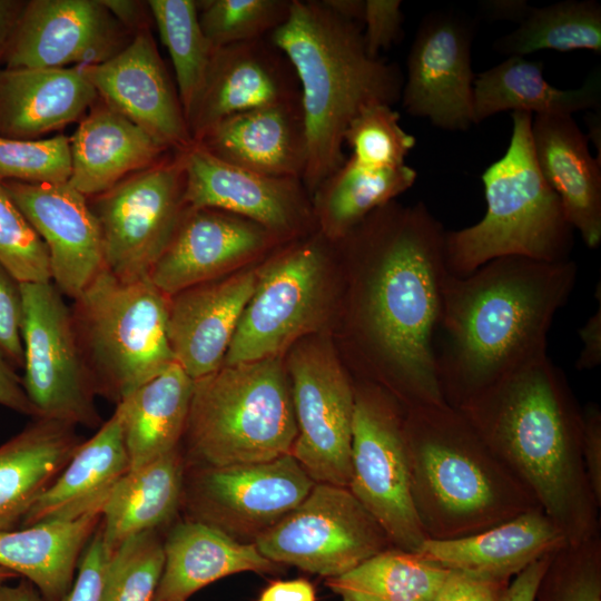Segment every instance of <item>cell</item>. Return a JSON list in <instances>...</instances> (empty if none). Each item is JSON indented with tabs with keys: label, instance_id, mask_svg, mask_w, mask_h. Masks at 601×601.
I'll return each mask as SVG.
<instances>
[{
	"label": "cell",
	"instance_id": "obj_12",
	"mask_svg": "<svg viewBox=\"0 0 601 601\" xmlns=\"http://www.w3.org/2000/svg\"><path fill=\"white\" fill-rule=\"evenodd\" d=\"M259 272L223 365L278 357L323 319L327 256L319 240L286 249Z\"/></svg>",
	"mask_w": 601,
	"mask_h": 601
},
{
	"label": "cell",
	"instance_id": "obj_16",
	"mask_svg": "<svg viewBox=\"0 0 601 601\" xmlns=\"http://www.w3.org/2000/svg\"><path fill=\"white\" fill-rule=\"evenodd\" d=\"M473 26L452 11L422 20L407 57L401 93L405 111L443 130L469 129L474 121L471 66Z\"/></svg>",
	"mask_w": 601,
	"mask_h": 601
},
{
	"label": "cell",
	"instance_id": "obj_43",
	"mask_svg": "<svg viewBox=\"0 0 601 601\" xmlns=\"http://www.w3.org/2000/svg\"><path fill=\"white\" fill-rule=\"evenodd\" d=\"M415 142V137L401 127L400 114L387 105L363 109L344 134V145L352 150L349 157L378 168L405 165V157Z\"/></svg>",
	"mask_w": 601,
	"mask_h": 601
},
{
	"label": "cell",
	"instance_id": "obj_25",
	"mask_svg": "<svg viewBox=\"0 0 601 601\" xmlns=\"http://www.w3.org/2000/svg\"><path fill=\"white\" fill-rule=\"evenodd\" d=\"M195 145L238 168L303 180L307 144L300 99L228 117Z\"/></svg>",
	"mask_w": 601,
	"mask_h": 601
},
{
	"label": "cell",
	"instance_id": "obj_44",
	"mask_svg": "<svg viewBox=\"0 0 601 601\" xmlns=\"http://www.w3.org/2000/svg\"><path fill=\"white\" fill-rule=\"evenodd\" d=\"M0 176V264L20 283L51 282L47 248Z\"/></svg>",
	"mask_w": 601,
	"mask_h": 601
},
{
	"label": "cell",
	"instance_id": "obj_24",
	"mask_svg": "<svg viewBox=\"0 0 601 601\" xmlns=\"http://www.w3.org/2000/svg\"><path fill=\"white\" fill-rule=\"evenodd\" d=\"M531 138L539 169L589 248L601 243V162L569 115H535Z\"/></svg>",
	"mask_w": 601,
	"mask_h": 601
},
{
	"label": "cell",
	"instance_id": "obj_6",
	"mask_svg": "<svg viewBox=\"0 0 601 601\" xmlns=\"http://www.w3.org/2000/svg\"><path fill=\"white\" fill-rule=\"evenodd\" d=\"M532 117L512 112L509 146L481 176L486 200L483 218L445 233L450 274L465 276L508 256L550 263L570 259L573 228L539 169L531 138Z\"/></svg>",
	"mask_w": 601,
	"mask_h": 601
},
{
	"label": "cell",
	"instance_id": "obj_58",
	"mask_svg": "<svg viewBox=\"0 0 601 601\" xmlns=\"http://www.w3.org/2000/svg\"><path fill=\"white\" fill-rule=\"evenodd\" d=\"M0 601H45L38 590L26 579L17 585L0 583Z\"/></svg>",
	"mask_w": 601,
	"mask_h": 601
},
{
	"label": "cell",
	"instance_id": "obj_36",
	"mask_svg": "<svg viewBox=\"0 0 601 601\" xmlns=\"http://www.w3.org/2000/svg\"><path fill=\"white\" fill-rule=\"evenodd\" d=\"M417 173L406 164L378 168L345 159L313 193L314 214L324 236L338 240L381 206L414 184Z\"/></svg>",
	"mask_w": 601,
	"mask_h": 601
},
{
	"label": "cell",
	"instance_id": "obj_11",
	"mask_svg": "<svg viewBox=\"0 0 601 601\" xmlns=\"http://www.w3.org/2000/svg\"><path fill=\"white\" fill-rule=\"evenodd\" d=\"M183 151L88 198L102 238L105 267L121 279L149 278L187 208Z\"/></svg>",
	"mask_w": 601,
	"mask_h": 601
},
{
	"label": "cell",
	"instance_id": "obj_60",
	"mask_svg": "<svg viewBox=\"0 0 601 601\" xmlns=\"http://www.w3.org/2000/svg\"><path fill=\"white\" fill-rule=\"evenodd\" d=\"M14 578H19V575L13 571L0 568V583H4L6 581Z\"/></svg>",
	"mask_w": 601,
	"mask_h": 601
},
{
	"label": "cell",
	"instance_id": "obj_33",
	"mask_svg": "<svg viewBox=\"0 0 601 601\" xmlns=\"http://www.w3.org/2000/svg\"><path fill=\"white\" fill-rule=\"evenodd\" d=\"M186 462L177 449L128 470L101 509L100 531L111 554L129 538L169 523L183 503Z\"/></svg>",
	"mask_w": 601,
	"mask_h": 601
},
{
	"label": "cell",
	"instance_id": "obj_21",
	"mask_svg": "<svg viewBox=\"0 0 601 601\" xmlns=\"http://www.w3.org/2000/svg\"><path fill=\"white\" fill-rule=\"evenodd\" d=\"M82 70L101 100L171 150L194 145L178 91L149 29L135 33L111 59Z\"/></svg>",
	"mask_w": 601,
	"mask_h": 601
},
{
	"label": "cell",
	"instance_id": "obj_34",
	"mask_svg": "<svg viewBox=\"0 0 601 601\" xmlns=\"http://www.w3.org/2000/svg\"><path fill=\"white\" fill-rule=\"evenodd\" d=\"M601 101V73L595 70L574 89H559L543 76V63L510 56L475 76L473 115L475 124L502 111L535 115H569L593 109Z\"/></svg>",
	"mask_w": 601,
	"mask_h": 601
},
{
	"label": "cell",
	"instance_id": "obj_9",
	"mask_svg": "<svg viewBox=\"0 0 601 601\" xmlns=\"http://www.w3.org/2000/svg\"><path fill=\"white\" fill-rule=\"evenodd\" d=\"M22 384L39 417L99 427L97 392L63 295L52 282L20 283Z\"/></svg>",
	"mask_w": 601,
	"mask_h": 601
},
{
	"label": "cell",
	"instance_id": "obj_15",
	"mask_svg": "<svg viewBox=\"0 0 601 601\" xmlns=\"http://www.w3.org/2000/svg\"><path fill=\"white\" fill-rule=\"evenodd\" d=\"M315 482L292 454L221 467H187L183 505L188 519L231 538L255 539L293 511Z\"/></svg>",
	"mask_w": 601,
	"mask_h": 601
},
{
	"label": "cell",
	"instance_id": "obj_40",
	"mask_svg": "<svg viewBox=\"0 0 601 601\" xmlns=\"http://www.w3.org/2000/svg\"><path fill=\"white\" fill-rule=\"evenodd\" d=\"M292 0L197 1L201 30L213 49L265 38L288 18Z\"/></svg>",
	"mask_w": 601,
	"mask_h": 601
},
{
	"label": "cell",
	"instance_id": "obj_56",
	"mask_svg": "<svg viewBox=\"0 0 601 601\" xmlns=\"http://www.w3.org/2000/svg\"><path fill=\"white\" fill-rule=\"evenodd\" d=\"M484 16L492 20H508L520 23L532 6L525 0H487L481 4Z\"/></svg>",
	"mask_w": 601,
	"mask_h": 601
},
{
	"label": "cell",
	"instance_id": "obj_23",
	"mask_svg": "<svg viewBox=\"0 0 601 601\" xmlns=\"http://www.w3.org/2000/svg\"><path fill=\"white\" fill-rule=\"evenodd\" d=\"M256 270L205 282L169 296L167 336L175 362L195 381L224 362Z\"/></svg>",
	"mask_w": 601,
	"mask_h": 601
},
{
	"label": "cell",
	"instance_id": "obj_51",
	"mask_svg": "<svg viewBox=\"0 0 601 601\" xmlns=\"http://www.w3.org/2000/svg\"><path fill=\"white\" fill-rule=\"evenodd\" d=\"M0 405L20 414L38 418L39 414L30 402L22 377L16 372V367L0 351Z\"/></svg>",
	"mask_w": 601,
	"mask_h": 601
},
{
	"label": "cell",
	"instance_id": "obj_13",
	"mask_svg": "<svg viewBox=\"0 0 601 601\" xmlns=\"http://www.w3.org/2000/svg\"><path fill=\"white\" fill-rule=\"evenodd\" d=\"M254 544L275 563L336 578L393 546L348 487L315 483L307 496Z\"/></svg>",
	"mask_w": 601,
	"mask_h": 601
},
{
	"label": "cell",
	"instance_id": "obj_54",
	"mask_svg": "<svg viewBox=\"0 0 601 601\" xmlns=\"http://www.w3.org/2000/svg\"><path fill=\"white\" fill-rule=\"evenodd\" d=\"M111 14L130 33L135 35L144 29H149L147 1L135 0H102Z\"/></svg>",
	"mask_w": 601,
	"mask_h": 601
},
{
	"label": "cell",
	"instance_id": "obj_30",
	"mask_svg": "<svg viewBox=\"0 0 601 601\" xmlns=\"http://www.w3.org/2000/svg\"><path fill=\"white\" fill-rule=\"evenodd\" d=\"M165 563L154 601H186L225 577L240 572H273L278 564L254 543H244L208 524L187 519L164 540Z\"/></svg>",
	"mask_w": 601,
	"mask_h": 601
},
{
	"label": "cell",
	"instance_id": "obj_47",
	"mask_svg": "<svg viewBox=\"0 0 601 601\" xmlns=\"http://www.w3.org/2000/svg\"><path fill=\"white\" fill-rule=\"evenodd\" d=\"M400 0H364L361 22L363 41L371 56L398 42L403 35V12Z\"/></svg>",
	"mask_w": 601,
	"mask_h": 601
},
{
	"label": "cell",
	"instance_id": "obj_37",
	"mask_svg": "<svg viewBox=\"0 0 601 601\" xmlns=\"http://www.w3.org/2000/svg\"><path fill=\"white\" fill-rule=\"evenodd\" d=\"M447 572L416 552L391 546L327 584L343 601H432Z\"/></svg>",
	"mask_w": 601,
	"mask_h": 601
},
{
	"label": "cell",
	"instance_id": "obj_5",
	"mask_svg": "<svg viewBox=\"0 0 601 601\" xmlns=\"http://www.w3.org/2000/svg\"><path fill=\"white\" fill-rule=\"evenodd\" d=\"M404 434L413 504L426 539L476 534L540 508L457 408L405 410Z\"/></svg>",
	"mask_w": 601,
	"mask_h": 601
},
{
	"label": "cell",
	"instance_id": "obj_18",
	"mask_svg": "<svg viewBox=\"0 0 601 601\" xmlns=\"http://www.w3.org/2000/svg\"><path fill=\"white\" fill-rule=\"evenodd\" d=\"M188 208L223 210L264 227L277 238L305 230L315 219L299 178L268 176L228 165L193 145L183 151Z\"/></svg>",
	"mask_w": 601,
	"mask_h": 601
},
{
	"label": "cell",
	"instance_id": "obj_53",
	"mask_svg": "<svg viewBox=\"0 0 601 601\" xmlns=\"http://www.w3.org/2000/svg\"><path fill=\"white\" fill-rule=\"evenodd\" d=\"M598 309L589 317L585 324L579 329L582 342L581 353L575 362L580 371L592 370L601 363V295L600 285L597 289Z\"/></svg>",
	"mask_w": 601,
	"mask_h": 601
},
{
	"label": "cell",
	"instance_id": "obj_27",
	"mask_svg": "<svg viewBox=\"0 0 601 601\" xmlns=\"http://www.w3.org/2000/svg\"><path fill=\"white\" fill-rule=\"evenodd\" d=\"M565 544L562 532L536 508L476 534L426 539L416 553L446 570L512 580L531 563Z\"/></svg>",
	"mask_w": 601,
	"mask_h": 601
},
{
	"label": "cell",
	"instance_id": "obj_3",
	"mask_svg": "<svg viewBox=\"0 0 601 601\" xmlns=\"http://www.w3.org/2000/svg\"><path fill=\"white\" fill-rule=\"evenodd\" d=\"M457 410L568 544L600 534V508L582 456V410L564 374L548 356L502 378Z\"/></svg>",
	"mask_w": 601,
	"mask_h": 601
},
{
	"label": "cell",
	"instance_id": "obj_55",
	"mask_svg": "<svg viewBox=\"0 0 601 601\" xmlns=\"http://www.w3.org/2000/svg\"><path fill=\"white\" fill-rule=\"evenodd\" d=\"M259 601H316L312 584L305 580L278 581L270 584Z\"/></svg>",
	"mask_w": 601,
	"mask_h": 601
},
{
	"label": "cell",
	"instance_id": "obj_41",
	"mask_svg": "<svg viewBox=\"0 0 601 601\" xmlns=\"http://www.w3.org/2000/svg\"><path fill=\"white\" fill-rule=\"evenodd\" d=\"M164 563L157 530L129 538L109 556L101 601H154Z\"/></svg>",
	"mask_w": 601,
	"mask_h": 601
},
{
	"label": "cell",
	"instance_id": "obj_39",
	"mask_svg": "<svg viewBox=\"0 0 601 601\" xmlns=\"http://www.w3.org/2000/svg\"><path fill=\"white\" fill-rule=\"evenodd\" d=\"M147 3L170 55L185 114L201 87L213 52L199 23L197 1L149 0Z\"/></svg>",
	"mask_w": 601,
	"mask_h": 601
},
{
	"label": "cell",
	"instance_id": "obj_35",
	"mask_svg": "<svg viewBox=\"0 0 601 601\" xmlns=\"http://www.w3.org/2000/svg\"><path fill=\"white\" fill-rule=\"evenodd\" d=\"M193 388L194 380L175 362L116 404L129 470L179 449Z\"/></svg>",
	"mask_w": 601,
	"mask_h": 601
},
{
	"label": "cell",
	"instance_id": "obj_20",
	"mask_svg": "<svg viewBox=\"0 0 601 601\" xmlns=\"http://www.w3.org/2000/svg\"><path fill=\"white\" fill-rule=\"evenodd\" d=\"M3 184L47 248L51 282L73 300L106 268L100 228L88 198L68 183L4 179Z\"/></svg>",
	"mask_w": 601,
	"mask_h": 601
},
{
	"label": "cell",
	"instance_id": "obj_10",
	"mask_svg": "<svg viewBox=\"0 0 601 601\" xmlns=\"http://www.w3.org/2000/svg\"><path fill=\"white\" fill-rule=\"evenodd\" d=\"M354 391L348 489L393 546L417 552L426 536L411 493L405 413L380 387L365 385Z\"/></svg>",
	"mask_w": 601,
	"mask_h": 601
},
{
	"label": "cell",
	"instance_id": "obj_52",
	"mask_svg": "<svg viewBox=\"0 0 601 601\" xmlns=\"http://www.w3.org/2000/svg\"><path fill=\"white\" fill-rule=\"evenodd\" d=\"M553 552L538 559L516 574L502 598V601H534L540 582L549 566Z\"/></svg>",
	"mask_w": 601,
	"mask_h": 601
},
{
	"label": "cell",
	"instance_id": "obj_49",
	"mask_svg": "<svg viewBox=\"0 0 601 601\" xmlns=\"http://www.w3.org/2000/svg\"><path fill=\"white\" fill-rule=\"evenodd\" d=\"M510 581L449 570L432 601H502Z\"/></svg>",
	"mask_w": 601,
	"mask_h": 601
},
{
	"label": "cell",
	"instance_id": "obj_17",
	"mask_svg": "<svg viewBox=\"0 0 601 601\" xmlns=\"http://www.w3.org/2000/svg\"><path fill=\"white\" fill-rule=\"evenodd\" d=\"M134 37L102 0H28L2 68H67L102 63Z\"/></svg>",
	"mask_w": 601,
	"mask_h": 601
},
{
	"label": "cell",
	"instance_id": "obj_48",
	"mask_svg": "<svg viewBox=\"0 0 601 601\" xmlns=\"http://www.w3.org/2000/svg\"><path fill=\"white\" fill-rule=\"evenodd\" d=\"M109 556L99 524L79 560L76 582L61 601H101Z\"/></svg>",
	"mask_w": 601,
	"mask_h": 601
},
{
	"label": "cell",
	"instance_id": "obj_45",
	"mask_svg": "<svg viewBox=\"0 0 601 601\" xmlns=\"http://www.w3.org/2000/svg\"><path fill=\"white\" fill-rule=\"evenodd\" d=\"M71 175L69 138L57 135L35 140L0 137V176L33 184L68 183Z\"/></svg>",
	"mask_w": 601,
	"mask_h": 601
},
{
	"label": "cell",
	"instance_id": "obj_26",
	"mask_svg": "<svg viewBox=\"0 0 601 601\" xmlns=\"http://www.w3.org/2000/svg\"><path fill=\"white\" fill-rule=\"evenodd\" d=\"M68 184L87 198L162 160L171 150L98 98L69 138Z\"/></svg>",
	"mask_w": 601,
	"mask_h": 601
},
{
	"label": "cell",
	"instance_id": "obj_28",
	"mask_svg": "<svg viewBox=\"0 0 601 601\" xmlns=\"http://www.w3.org/2000/svg\"><path fill=\"white\" fill-rule=\"evenodd\" d=\"M82 67L0 69V137L35 140L80 120L98 99Z\"/></svg>",
	"mask_w": 601,
	"mask_h": 601
},
{
	"label": "cell",
	"instance_id": "obj_7",
	"mask_svg": "<svg viewBox=\"0 0 601 601\" xmlns=\"http://www.w3.org/2000/svg\"><path fill=\"white\" fill-rule=\"evenodd\" d=\"M297 435L279 357L221 365L194 381L184 439L187 467L259 463L290 454Z\"/></svg>",
	"mask_w": 601,
	"mask_h": 601
},
{
	"label": "cell",
	"instance_id": "obj_14",
	"mask_svg": "<svg viewBox=\"0 0 601 601\" xmlns=\"http://www.w3.org/2000/svg\"><path fill=\"white\" fill-rule=\"evenodd\" d=\"M297 435L290 454L315 483L348 487L355 391L333 346L296 345L288 359Z\"/></svg>",
	"mask_w": 601,
	"mask_h": 601
},
{
	"label": "cell",
	"instance_id": "obj_22",
	"mask_svg": "<svg viewBox=\"0 0 601 601\" xmlns=\"http://www.w3.org/2000/svg\"><path fill=\"white\" fill-rule=\"evenodd\" d=\"M276 239L264 227L239 216L214 208L187 207L148 277L171 296L220 278L268 249Z\"/></svg>",
	"mask_w": 601,
	"mask_h": 601
},
{
	"label": "cell",
	"instance_id": "obj_2",
	"mask_svg": "<svg viewBox=\"0 0 601 601\" xmlns=\"http://www.w3.org/2000/svg\"><path fill=\"white\" fill-rule=\"evenodd\" d=\"M578 277L573 260L508 256L471 274H446L433 352L445 403L454 408L546 357L548 333Z\"/></svg>",
	"mask_w": 601,
	"mask_h": 601
},
{
	"label": "cell",
	"instance_id": "obj_42",
	"mask_svg": "<svg viewBox=\"0 0 601 601\" xmlns=\"http://www.w3.org/2000/svg\"><path fill=\"white\" fill-rule=\"evenodd\" d=\"M534 601H601L600 534L552 553Z\"/></svg>",
	"mask_w": 601,
	"mask_h": 601
},
{
	"label": "cell",
	"instance_id": "obj_38",
	"mask_svg": "<svg viewBox=\"0 0 601 601\" xmlns=\"http://www.w3.org/2000/svg\"><path fill=\"white\" fill-rule=\"evenodd\" d=\"M496 51L521 56L539 50L601 52V6L595 0H566L532 7L512 32L497 39Z\"/></svg>",
	"mask_w": 601,
	"mask_h": 601
},
{
	"label": "cell",
	"instance_id": "obj_19",
	"mask_svg": "<svg viewBox=\"0 0 601 601\" xmlns=\"http://www.w3.org/2000/svg\"><path fill=\"white\" fill-rule=\"evenodd\" d=\"M299 100L294 69L270 39L213 49L204 81L185 112L194 144L224 119Z\"/></svg>",
	"mask_w": 601,
	"mask_h": 601
},
{
	"label": "cell",
	"instance_id": "obj_50",
	"mask_svg": "<svg viewBox=\"0 0 601 601\" xmlns=\"http://www.w3.org/2000/svg\"><path fill=\"white\" fill-rule=\"evenodd\" d=\"M582 456L595 503L601 508V411L594 403L582 410Z\"/></svg>",
	"mask_w": 601,
	"mask_h": 601
},
{
	"label": "cell",
	"instance_id": "obj_46",
	"mask_svg": "<svg viewBox=\"0 0 601 601\" xmlns=\"http://www.w3.org/2000/svg\"><path fill=\"white\" fill-rule=\"evenodd\" d=\"M21 319L20 282L0 264V351L16 368L23 367Z\"/></svg>",
	"mask_w": 601,
	"mask_h": 601
},
{
	"label": "cell",
	"instance_id": "obj_4",
	"mask_svg": "<svg viewBox=\"0 0 601 601\" xmlns=\"http://www.w3.org/2000/svg\"><path fill=\"white\" fill-rule=\"evenodd\" d=\"M269 39L298 81L307 144L303 183L313 195L345 161L351 121L370 106L400 101L404 76L397 65L371 56L361 24L324 0H292L287 20Z\"/></svg>",
	"mask_w": 601,
	"mask_h": 601
},
{
	"label": "cell",
	"instance_id": "obj_8",
	"mask_svg": "<svg viewBox=\"0 0 601 601\" xmlns=\"http://www.w3.org/2000/svg\"><path fill=\"white\" fill-rule=\"evenodd\" d=\"M169 296L149 278L101 270L73 299L76 335L98 396L116 404L175 363Z\"/></svg>",
	"mask_w": 601,
	"mask_h": 601
},
{
	"label": "cell",
	"instance_id": "obj_31",
	"mask_svg": "<svg viewBox=\"0 0 601 601\" xmlns=\"http://www.w3.org/2000/svg\"><path fill=\"white\" fill-rule=\"evenodd\" d=\"M81 442L76 426L38 417L0 445V531L20 526Z\"/></svg>",
	"mask_w": 601,
	"mask_h": 601
},
{
	"label": "cell",
	"instance_id": "obj_59",
	"mask_svg": "<svg viewBox=\"0 0 601 601\" xmlns=\"http://www.w3.org/2000/svg\"><path fill=\"white\" fill-rule=\"evenodd\" d=\"M324 2L338 16L354 22H361L364 0H324Z\"/></svg>",
	"mask_w": 601,
	"mask_h": 601
},
{
	"label": "cell",
	"instance_id": "obj_32",
	"mask_svg": "<svg viewBox=\"0 0 601 601\" xmlns=\"http://www.w3.org/2000/svg\"><path fill=\"white\" fill-rule=\"evenodd\" d=\"M100 522L101 513L95 512L72 521L0 531V568L23 577L45 601H61Z\"/></svg>",
	"mask_w": 601,
	"mask_h": 601
},
{
	"label": "cell",
	"instance_id": "obj_57",
	"mask_svg": "<svg viewBox=\"0 0 601 601\" xmlns=\"http://www.w3.org/2000/svg\"><path fill=\"white\" fill-rule=\"evenodd\" d=\"M26 0H0V69Z\"/></svg>",
	"mask_w": 601,
	"mask_h": 601
},
{
	"label": "cell",
	"instance_id": "obj_29",
	"mask_svg": "<svg viewBox=\"0 0 601 601\" xmlns=\"http://www.w3.org/2000/svg\"><path fill=\"white\" fill-rule=\"evenodd\" d=\"M128 470L121 420L115 410L90 439L79 444L58 477L29 509L19 528L101 513L112 489Z\"/></svg>",
	"mask_w": 601,
	"mask_h": 601
},
{
	"label": "cell",
	"instance_id": "obj_1",
	"mask_svg": "<svg viewBox=\"0 0 601 601\" xmlns=\"http://www.w3.org/2000/svg\"><path fill=\"white\" fill-rule=\"evenodd\" d=\"M445 233L423 203L392 200L338 239L357 264L362 354L405 410L446 404L433 352L449 273Z\"/></svg>",
	"mask_w": 601,
	"mask_h": 601
}]
</instances>
